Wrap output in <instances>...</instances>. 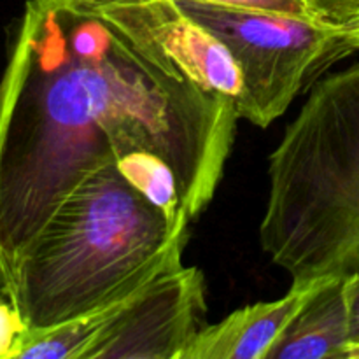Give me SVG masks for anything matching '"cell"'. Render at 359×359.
I'll return each mask as SVG.
<instances>
[{
    "instance_id": "30bf717a",
    "label": "cell",
    "mask_w": 359,
    "mask_h": 359,
    "mask_svg": "<svg viewBox=\"0 0 359 359\" xmlns=\"http://www.w3.org/2000/svg\"><path fill=\"white\" fill-rule=\"evenodd\" d=\"M319 21L347 32L359 21V0H304Z\"/></svg>"
},
{
    "instance_id": "6da1fadb",
    "label": "cell",
    "mask_w": 359,
    "mask_h": 359,
    "mask_svg": "<svg viewBox=\"0 0 359 359\" xmlns=\"http://www.w3.org/2000/svg\"><path fill=\"white\" fill-rule=\"evenodd\" d=\"M238 119L230 97L165 69L83 0H28L0 79V293L70 193L132 151L170 165L195 221Z\"/></svg>"
},
{
    "instance_id": "4fadbf2b",
    "label": "cell",
    "mask_w": 359,
    "mask_h": 359,
    "mask_svg": "<svg viewBox=\"0 0 359 359\" xmlns=\"http://www.w3.org/2000/svg\"><path fill=\"white\" fill-rule=\"evenodd\" d=\"M346 297L349 309V344H359V270L346 277Z\"/></svg>"
},
{
    "instance_id": "5b68a950",
    "label": "cell",
    "mask_w": 359,
    "mask_h": 359,
    "mask_svg": "<svg viewBox=\"0 0 359 359\" xmlns=\"http://www.w3.org/2000/svg\"><path fill=\"white\" fill-rule=\"evenodd\" d=\"M231 55L244 81L241 119L269 128L294 98L356 49L335 27L270 11L177 0Z\"/></svg>"
},
{
    "instance_id": "5bb4252c",
    "label": "cell",
    "mask_w": 359,
    "mask_h": 359,
    "mask_svg": "<svg viewBox=\"0 0 359 359\" xmlns=\"http://www.w3.org/2000/svg\"><path fill=\"white\" fill-rule=\"evenodd\" d=\"M346 37L354 49H359V21L351 28V30L346 32Z\"/></svg>"
},
{
    "instance_id": "9a60e30c",
    "label": "cell",
    "mask_w": 359,
    "mask_h": 359,
    "mask_svg": "<svg viewBox=\"0 0 359 359\" xmlns=\"http://www.w3.org/2000/svg\"><path fill=\"white\" fill-rule=\"evenodd\" d=\"M342 359H359V344H349L344 351Z\"/></svg>"
},
{
    "instance_id": "52a82bcc",
    "label": "cell",
    "mask_w": 359,
    "mask_h": 359,
    "mask_svg": "<svg viewBox=\"0 0 359 359\" xmlns=\"http://www.w3.org/2000/svg\"><path fill=\"white\" fill-rule=\"evenodd\" d=\"M319 283L321 279L293 284L279 300L248 305L216 325L203 326L177 359H266L277 337Z\"/></svg>"
},
{
    "instance_id": "3957f363",
    "label": "cell",
    "mask_w": 359,
    "mask_h": 359,
    "mask_svg": "<svg viewBox=\"0 0 359 359\" xmlns=\"http://www.w3.org/2000/svg\"><path fill=\"white\" fill-rule=\"evenodd\" d=\"M259 242L293 284L359 270V63L312 84L270 154Z\"/></svg>"
},
{
    "instance_id": "9c48e42d",
    "label": "cell",
    "mask_w": 359,
    "mask_h": 359,
    "mask_svg": "<svg viewBox=\"0 0 359 359\" xmlns=\"http://www.w3.org/2000/svg\"><path fill=\"white\" fill-rule=\"evenodd\" d=\"M121 174L170 217H186L177 179L170 165L153 151H132L116 160ZM188 219V217H186Z\"/></svg>"
},
{
    "instance_id": "8fae6325",
    "label": "cell",
    "mask_w": 359,
    "mask_h": 359,
    "mask_svg": "<svg viewBox=\"0 0 359 359\" xmlns=\"http://www.w3.org/2000/svg\"><path fill=\"white\" fill-rule=\"evenodd\" d=\"M28 326L9 300L0 298V359H14Z\"/></svg>"
},
{
    "instance_id": "7a4b0ae2",
    "label": "cell",
    "mask_w": 359,
    "mask_h": 359,
    "mask_svg": "<svg viewBox=\"0 0 359 359\" xmlns=\"http://www.w3.org/2000/svg\"><path fill=\"white\" fill-rule=\"evenodd\" d=\"M188 224L104 165L39 233L6 298L32 332L76 321L181 263Z\"/></svg>"
},
{
    "instance_id": "ba28073f",
    "label": "cell",
    "mask_w": 359,
    "mask_h": 359,
    "mask_svg": "<svg viewBox=\"0 0 359 359\" xmlns=\"http://www.w3.org/2000/svg\"><path fill=\"white\" fill-rule=\"evenodd\" d=\"M349 342L346 277H326L277 337L266 359H342Z\"/></svg>"
},
{
    "instance_id": "8992f818",
    "label": "cell",
    "mask_w": 359,
    "mask_h": 359,
    "mask_svg": "<svg viewBox=\"0 0 359 359\" xmlns=\"http://www.w3.org/2000/svg\"><path fill=\"white\" fill-rule=\"evenodd\" d=\"M149 58L205 90L226 95L238 111L244 81L224 44L177 0H83ZM241 118V116H238Z\"/></svg>"
},
{
    "instance_id": "277c9868",
    "label": "cell",
    "mask_w": 359,
    "mask_h": 359,
    "mask_svg": "<svg viewBox=\"0 0 359 359\" xmlns=\"http://www.w3.org/2000/svg\"><path fill=\"white\" fill-rule=\"evenodd\" d=\"M205 316V277L181 262L81 319L28 330L14 359H177Z\"/></svg>"
},
{
    "instance_id": "7c38bea8",
    "label": "cell",
    "mask_w": 359,
    "mask_h": 359,
    "mask_svg": "<svg viewBox=\"0 0 359 359\" xmlns=\"http://www.w3.org/2000/svg\"><path fill=\"white\" fill-rule=\"evenodd\" d=\"M191 2L216 4V6H228V7H244V9L270 11V13L290 14V16L309 18V20L319 21L318 18H316V14L312 13L311 7H309L304 0H191Z\"/></svg>"
}]
</instances>
